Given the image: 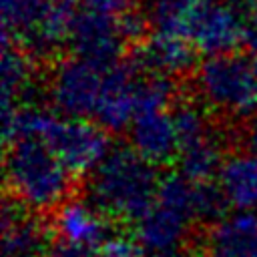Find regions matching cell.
<instances>
[{"label":"cell","instance_id":"obj_11","mask_svg":"<svg viewBox=\"0 0 257 257\" xmlns=\"http://www.w3.org/2000/svg\"><path fill=\"white\" fill-rule=\"evenodd\" d=\"M78 0H48L38 22L12 42H16L36 62L54 58L60 46L70 38L74 20L78 16Z\"/></svg>","mask_w":257,"mask_h":257},{"label":"cell","instance_id":"obj_9","mask_svg":"<svg viewBox=\"0 0 257 257\" xmlns=\"http://www.w3.org/2000/svg\"><path fill=\"white\" fill-rule=\"evenodd\" d=\"M68 40L76 56L86 58L102 68L116 64L126 44L118 30L116 16L92 10L78 12Z\"/></svg>","mask_w":257,"mask_h":257},{"label":"cell","instance_id":"obj_20","mask_svg":"<svg viewBox=\"0 0 257 257\" xmlns=\"http://www.w3.org/2000/svg\"><path fill=\"white\" fill-rule=\"evenodd\" d=\"M171 114H173V120L177 126L181 147L205 137L207 133H211L215 128V124H211L209 108L205 106V102H197L193 98H177L173 102Z\"/></svg>","mask_w":257,"mask_h":257},{"label":"cell","instance_id":"obj_29","mask_svg":"<svg viewBox=\"0 0 257 257\" xmlns=\"http://www.w3.org/2000/svg\"><path fill=\"white\" fill-rule=\"evenodd\" d=\"M243 6H245V16L257 20V0H243Z\"/></svg>","mask_w":257,"mask_h":257},{"label":"cell","instance_id":"obj_4","mask_svg":"<svg viewBox=\"0 0 257 257\" xmlns=\"http://www.w3.org/2000/svg\"><path fill=\"white\" fill-rule=\"evenodd\" d=\"M195 90L201 102L215 112L235 118L253 116L257 110V54L209 56L195 70Z\"/></svg>","mask_w":257,"mask_h":257},{"label":"cell","instance_id":"obj_8","mask_svg":"<svg viewBox=\"0 0 257 257\" xmlns=\"http://www.w3.org/2000/svg\"><path fill=\"white\" fill-rule=\"evenodd\" d=\"M197 48L193 42L179 34L155 32L147 36L131 54V64L139 72L161 74V76H187L197 66Z\"/></svg>","mask_w":257,"mask_h":257},{"label":"cell","instance_id":"obj_28","mask_svg":"<svg viewBox=\"0 0 257 257\" xmlns=\"http://www.w3.org/2000/svg\"><path fill=\"white\" fill-rule=\"evenodd\" d=\"M149 257H203V255L185 251V249H171V251H163V253H151Z\"/></svg>","mask_w":257,"mask_h":257},{"label":"cell","instance_id":"obj_2","mask_svg":"<svg viewBox=\"0 0 257 257\" xmlns=\"http://www.w3.org/2000/svg\"><path fill=\"white\" fill-rule=\"evenodd\" d=\"M155 167L133 147H110L90 171L86 197L108 219L139 221L157 199L161 177Z\"/></svg>","mask_w":257,"mask_h":257},{"label":"cell","instance_id":"obj_14","mask_svg":"<svg viewBox=\"0 0 257 257\" xmlns=\"http://www.w3.org/2000/svg\"><path fill=\"white\" fill-rule=\"evenodd\" d=\"M52 231L62 243L96 249L108 235V217L98 211L88 199L80 201L70 197L64 201L52 217Z\"/></svg>","mask_w":257,"mask_h":257},{"label":"cell","instance_id":"obj_17","mask_svg":"<svg viewBox=\"0 0 257 257\" xmlns=\"http://www.w3.org/2000/svg\"><path fill=\"white\" fill-rule=\"evenodd\" d=\"M225 135L215 126L205 137L191 141L179 151V173L195 183L211 181L219 175V169L225 161Z\"/></svg>","mask_w":257,"mask_h":257},{"label":"cell","instance_id":"obj_13","mask_svg":"<svg viewBox=\"0 0 257 257\" xmlns=\"http://www.w3.org/2000/svg\"><path fill=\"white\" fill-rule=\"evenodd\" d=\"M131 147L153 165H169L179 157V135L173 114L165 110H147L135 116L128 126Z\"/></svg>","mask_w":257,"mask_h":257},{"label":"cell","instance_id":"obj_3","mask_svg":"<svg viewBox=\"0 0 257 257\" xmlns=\"http://www.w3.org/2000/svg\"><path fill=\"white\" fill-rule=\"evenodd\" d=\"M8 195L34 213H54L74 193V173L40 139L22 137L4 145Z\"/></svg>","mask_w":257,"mask_h":257},{"label":"cell","instance_id":"obj_27","mask_svg":"<svg viewBox=\"0 0 257 257\" xmlns=\"http://www.w3.org/2000/svg\"><path fill=\"white\" fill-rule=\"evenodd\" d=\"M243 46L257 54V20H251L245 16V32H243Z\"/></svg>","mask_w":257,"mask_h":257},{"label":"cell","instance_id":"obj_23","mask_svg":"<svg viewBox=\"0 0 257 257\" xmlns=\"http://www.w3.org/2000/svg\"><path fill=\"white\" fill-rule=\"evenodd\" d=\"M141 243L137 241V237L131 235H108L98 247L96 253L98 257H141Z\"/></svg>","mask_w":257,"mask_h":257},{"label":"cell","instance_id":"obj_21","mask_svg":"<svg viewBox=\"0 0 257 257\" xmlns=\"http://www.w3.org/2000/svg\"><path fill=\"white\" fill-rule=\"evenodd\" d=\"M48 0H0L2 38L18 40L40 18Z\"/></svg>","mask_w":257,"mask_h":257},{"label":"cell","instance_id":"obj_5","mask_svg":"<svg viewBox=\"0 0 257 257\" xmlns=\"http://www.w3.org/2000/svg\"><path fill=\"white\" fill-rule=\"evenodd\" d=\"M106 68L80 58H62L54 64L48 78V96L54 108L66 116H94Z\"/></svg>","mask_w":257,"mask_h":257},{"label":"cell","instance_id":"obj_7","mask_svg":"<svg viewBox=\"0 0 257 257\" xmlns=\"http://www.w3.org/2000/svg\"><path fill=\"white\" fill-rule=\"evenodd\" d=\"M137 80L139 70L131 62H116L106 68L102 92L94 110V118L104 131L122 133L133 124L139 114Z\"/></svg>","mask_w":257,"mask_h":257},{"label":"cell","instance_id":"obj_18","mask_svg":"<svg viewBox=\"0 0 257 257\" xmlns=\"http://www.w3.org/2000/svg\"><path fill=\"white\" fill-rule=\"evenodd\" d=\"M34 58L26 54L16 42L2 38V108L14 106L36 82Z\"/></svg>","mask_w":257,"mask_h":257},{"label":"cell","instance_id":"obj_12","mask_svg":"<svg viewBox=\"0 0 257 257\" xmlns=\"http://www.w3.org/2000/svg\"><path fill=\"white\" fill-rule=\"evenodd\" d=\"M203 257H257V211L227 213L207 225Z\"/></svg>","mask_w":257,"mask_h":257},{"label":"cell","instance_id":"obj_26","mask_svg":"<svg viewBox=\"0 0 257 257\" xmlns=\"http://www.w3.org/2000/svg\"><path fill=\"white\" fill-rule=\"evenodd\" d=\"M239 141L243 143L245 151L257 155V116H249L247 122L241 126V133H239Z\"/></svg>","mask_w":257,"mask_h":257},{"label":"cell","instance_id":"obj_30","mask_svg":"<svg viewBox=\"0 0 257 257\" xmlns=\"http://www.w3.org/2000/svg\"><path fill=\"white\" fill-rule=\"evenodd\" d=\"M221 2H227V0H221Z\"/></svg>","mask_w":257,"mask_h":257},{"label":"cell","instance_id":"obj_10","mask_svg":"<svg viewBox=\"0 0 257 257\" xmlns=\"http://www.w3.org/2000/svg\"><path fill=\"white\" fill-rule=\"evenodd\" d=\"M38 215L12 197L6 199L2 207L4 257H48L54 231Z\"/></svg>","mask_w":257,"mask_h":257},{"label":"cell","instance_id":"obj_25","mask_svg":"<svg viewBox=\"0 0 257 257\" xmlns=\"http://www.w3.org/2000/svg\"><path fill=\"white\" fill-rule=\"evenodd\" d=\"M48 257H98L96 249L90 247H80V245H70V243H58L50 249Z\"/></svg>","mask_w":257,"mask_h":257},{"label":"cell","instance_id":"obj_19","mask_svg":"<svg viewBox=\"0 0 257 257\" xmlns=\"http://www.w3.org/2000/svg\"><path fill=\"white\" fill-rule=\"evenodd\" d=\"M199 2L201 0H145V12L157 32L185 36Z\"/></svg>","mask_w":257,"mask_h":257},{"label":"cell","instance_id":"obj_22","mask_svg":"<svg viewBox=\"0 0 257 257\" xmlns=\"http://www.w3.org/2000/svg\"><path fill=\"white\" fill-rule=\"evenodd\" d=\"M116 24H118V30H120L126 44H139L141 40L147 38V30L151 26V20H149L145 10H139L137 6H133L126 12L116 16Z\"/></svg>","mask_w":257,"mask_h":257},{"label":"cell","instance_id":"obj_16","mask_svg":"<svg viewBox=\"0 0 257 257\" xmlns=\"http://www.w3.org/2000/svg\"><path fill=\"white\" fill-rule=\"evenodd\" d=\"M217 183L235 211H257V155L243 151L225 157Z\"/></svg>","mask_w":257,"mask_h":257},{"label":"cell","instance_id":"obj_1","mask_svg":"<svg viewBox=\"0 0 257 257\" xmlns=\"http://www.w3.org/2000/svg\"><path fill=\"white\" fill-rule=\"evenodd\" d=\"M2 137L4 145L22 137L40 139L74 175L90 173L110 151L108 131L100 124L42 106L14 104L2 108Z\"/></svg>","mask_w":257,"mask_h":257},{"label":"cell","instance_id":"obj_15","mask_svg":"<svg viewBox=\"0 0 257 257\" xmlns=\"http://www.w3.org/2000/svg\"><path fill=\"white\" fill-rule=\"evenodd\" d=\"M135 223V237L141 243V247L149 253L179 249L193 225V221L187 215L157 199L153 207Z\"/></svg>","mask_w":257,"mask_h":257},{"label":"cell","instance_id":"obj_24","mask_svg":"<svg viewBox=\"0 0 257 257\" xmlns=\"http://www.w3.org/2000/svg\"><path fill=\"white\" fill-rule=\"evenodd\" d=\"M84 10L108 14V16H118L126 12L128 8L137 6V0H78Z\"/></svg>","mask_w":257,"mask_h":257},{"label":"cell","instance_id":"obj_6","mask_svg":"<svg viewBox=\"0 0 257 257\" xmlns=\"http://www.w3.org/2000/svg\"><path fill=\"white\" fill-rule=\"evenodd\" d=\"M245 14L221 0H201L195 8L185 38L209 56L235 52L243 46Z\"/></svg>","mask_w":257,"mask_h":257}]
</instances>
